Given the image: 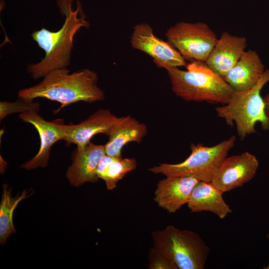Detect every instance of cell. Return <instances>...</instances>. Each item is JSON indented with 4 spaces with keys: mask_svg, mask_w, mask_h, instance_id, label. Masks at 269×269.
Listing matches in <instances>:
<instances>
[{
    "mask_svg": "<svg viewBox=\"0 0 269 269\" xmlns=\"http://www.w3.org/2000/svg\"><path fill=\"white\" fill-rule=\"evenodd\" d=\"M73 1L57 0L60 11L65 16L60 29L51 31L42 28L31 34L32 39L45 52V56L41 61L28 68V72L34 79L44 77L51 71L67 68L70 63L75 35L80 28L90 26L81 3L77 0L74 9Z\"/></svg>",
    "mask_w": 269,
    "mask_h": 269,
    "instance_id": "cell-1",
    "label": "cell"
},
{
    "mask_svg": "<svg viewBox=\"0 0 269 269\" xmlns=\"http://www.w3.org/2000/svg\"><path fill=\"white\" fill-rule=\"evenodd\" d=\"M36 85L19 91L18 97L27 100L45 98L61 104L59 110L79 101L94 103L105 98L98 86V76L88 69L72 73L67 68L50 71Z\"/></svg>",
    "mask_w": 269,
    "mask_h": 269,
    "instance_id": "cell-2",
    "label": "cell"
},
{
    "mask_svg": "<svg viewBox=\"0 0 269 269\" xmlns=\"http://www.w3.org/2000/svg\"><path fill=\"white\" fill-rule=\"evenodd\" d=\"M164 69L168 73L172 91L186 101L224 105L235 91L204 62H192L187 65V70L178 67Z\"/></svg>",
    "mask_w": 269,
    "mask_h": 269,
    "instance_id": "cell-3",
    "label": "cell"
},
{
    "mask_svg": "<svg viewBox=\"0 0 269 269\" xmlns=\"http://www.w3.org/2000/svg\"><path fill=\"white\" fill-rule=\"evenodd\" d=\"M269 82V69L265 70L258 83L246 91H236L229 101L216 108L217 116L232 127L235 124L238 135L243 140L256 133V124H261L262 129H269V119L265 110V103L261 95L262 89Z\"/></svg>",
    "mask_w": 269,
    "mask_h": 269,
    "instance_id": "cell-4",
    "label": "cell"
},
{
    "mask_svg": "<svg viewBox=\"0 0 269 269\" xmlns=\"http://www.w3.org/2000/svg\"><path fill=\"white\" fill-rule=\"evenodd\" d=\"M153 247L176 269H203L210 248L195 232L169 225L151 233Z\"/></svg>",
    "mask_w": 269,
    "mask_h": 269,
    "instance_id": "cell-5",
    "label": "cell"
},
{
    "mask_svg": "<svg viewBox=\"0 0 269 269\" xmlns=\"http://www.w3.org/2000/svg\"><path fill=\"white\" fill-rule=\"evenodd\" d=\"M236 140V136L232 135L211 146L192 143L191 152L183 161L174 164L159 163L149 168V171L165 177L190 176L199 181L211 182L219 166L234 147Z\"/></svg>",
    "mask_w": 269,
    "mask_h": 269,
    "instance_id": "cell-6",
    "label": "cell"
},
{
    "mask_svg": "<svg viewBox=\"0 0 269 269\" xmlns=\"http://www.w3.org/2000/svg\"><path fill=\"white\" fill-rule=\"evenodd\" d=\"M165 36L185 60L193 62H205L218 40L204 22H177L167 30Z\"/></svg>",
    "mask_w": 269,
    "mask_h": 269,
    "instance_id": "cell-7",
    "label": "cell"
},
{
    "mask_svg": "<svg viewBox=\"0 0 269 269\" xmlns=\"http://www.w3.org/2000/svg\"><path fill=\"white\" fill-rule=\"evenodd\" d=\"M130 43L134 49L152 57L158 67H178L186 65V60L177 50L168 41L156 37L146 23H139L134 27Z\"/></svg>",
    "mask_w": 269,
    "mask_h": 269,
    "instance_id": "cell-8",
    "label": "cell"
},
{
    "mask_svg": "<svg viewBox=\"0 0 269 269\" xmlns=\"http://www.w3.org/2000/svg\"><path fill=\"white\" fill-rule=\"evenodd\" d=\"M259 162L248 151L227 156L222 162L211 183L223 193L241 187L256 175Z\"/></svg>",
    "mask_w": 269,
    "mask_h": 269,
    "instance_id": "cell-9",
    "label": "cell"
},
{
    "mask_svg": "<svg viewBox=\"0 0 269 269\" xmlns=\"http://www.w3.org/2000/svg\"><path fill=\"white\" fill-rule=\"evenodd\" d=\"M18 117L24 122L32 125L38 133L40 145L37 153L20 167L27 170L44 167L47 164L52 146L58 140L64 139L68 125L62 120L49 122L45 121L38 112L31 110L19 114Z\"/></svg>",
    "mask_w": 269,
    "mask_h": 269,
    "instance_id": "cell-10",
    "label": "cell"
},
{
    "mask_svg": "<svg viewBox=\"0 0 269 269\" xmlns=\"http://www.w3.org/2000/svg\"><path fill=\"white\" fill-rule=\"evenodd\" d=\"M122 119V117H117L109 110L100 109L78 124L68 125L64 140L75 144L76 149L82 150L95 135L103 133L109 136Z\"/></svg>",
    "mask_w": 269,
    "mask_h": 269,
    "instance_id": "cell-11",
    "label": "cell"
},
{
    "mask_svg": "<svg viewBox=\"0 0 269 269\" xmlns=\"http://www.w3.org/2000/svg\"><path fill=\"white\" fill-rule=\"evenodd\" d=\"M199 182L190 176L166 177L157 183L153 200L167 212L175 213L187 204L194 187Z\"/></svg>",
    "mask_w": 269,
    "mask_h": 269,
    "instance_id": "cell-12",
    "label": "cell"
},
{
    "mask_svg": "<svg viewBox=\"0 0 269 269\" xmlns=\"http://www.w3.org/2000/svg\"><path fill=\"white\" fill-rule=\"evenodd\" d=\"M247 45L245 37L224 32L205 63L213 72L223 78L240 59Z\"/></svg>",
    "mask_w": 269,
    "mask_h": 269,
    "instance_id": "cell-13",
    "label": "cell"
},
{
    "mask_svg": "<svg viewBox=\"0 0 269 269\" xmlns=\"http://www.w3.org/2000/svg\"><path fill=\"white\" fill-rule=\"evenodd\" d=\"M106 154L105 145L95 144L91 141L84 149H76L73 155V162L66 172L70 183L78 186L85 182L98 181L96 170Z\"/></svg>",
    "mask_w": 269,
    "mask_h": 269,
    "instance_id": "cell-14",
    "label": "cell"
},
{
    "mask_svg": "<svg viewBox=\"0 0 269 269\" xmlns=\"http://www.w3.org/2000/svg\"><path fill=\"white\" fill-rule=\"evenodd\" d=\"M265 71V65L258 52L249 50L223 78L235 91H243L253 88Z\"/></svg>",
    "mask_w": 269,
    "mask_h": 269,
    "instance_id": "cell-15",
    "label": "cell"
},
{
    "mask_svg": "<svg viewBox=\"0 0 269 269\" xmlns=\"http://www.w3.org/2000/svg\"><path fill=\"white\" fill-rule=\"evenodd\" d=\"M223 193L211 182L199 181L187 203L191 212L207 211L223 219L232 212L223 197Z\"/></svg>",
    "mask_w": 269,
    "mask_h": 269,
    "instance_id": "cell-16",
    "label": "cell"
},
{
    "mask_svg": "<svg viewBox=\"0 0 269 269\" xmlns=\"http://www.w3.org/2000/svg\"><path fill=\"white\" fill-rule=\"evenodd\" d=\"M146 133L147 127L144 124L130 116L123 117L105 145L106 154L112 156H122V148L126 144L131 142H140Z\"/></svg>",
    "mask_w": 269,
    "mask_h": 269,
    "instance_id": "cell-17",
    "label": "cell"
},
{
    "mask_svg": "<svg viewBox=\"0 0 269 269\" xmlns=\"http://www.w3.org/2000/svg\"><path fill=\"white\" fill-rule=\"evenodd\" d=\"M137 162L134 158H122L105 155L101 159L96 174L99 178L104 180L108 190H113L117 183L126 174L134 170Z\"/></svg>",
    "mask_w": 269,
    "mask_h": 269,
    "instance_id": "cell-18",
    "label": "cell"
},
{
    "mask_svg": "<svg viewBox=\"0 0 269 269\" xmlns=\"http://www.w3.org/2000/svg\"><path fill=\"white\" fill-rule=\"evenodd\" d=\"M27 191L12 197L11 191L6 185L3 186V193L0 205V243L4 245L9 235L15 232L12 222L14 209L22 200L26 198Z\"/></svg>",
    "mask_w": 269,
    "mask_h": 269,
    "instance_id": "cell-19",
    "label": "cell"
},
{
    "mask_svg": "<svg viewBox=\"0 0 269 269\" xmlns=\"http://www.w3.org/2000/svg\"><path fill=\"white\" fill-rule=\"evenodd\" d=\"M0 119L3 120L8 115L16 112L23 113L31 110L38 111L40 105L38 102L33 100L19 98L14 102H0Z\"/></svg>",
    "mask_w": 269,
    "mask_h": 269,
    "instance_id": "cell-20",
    "label": "cell"
},
{
    "mask_svg": "<svg viewBox=\"0 0 269 269\" xmlns=\"http://www.w3.org/2000/svg\"><path fill=\"white\" fill-rule=\"evenodd\" d=\"M148 259L149 269H176L171 262L153 246L148 251Z\"/></svg>",
    "mask_w": 269,
    "mask_h": 269,
    "instance_id": "cell-21",
    "label": "cell"
},
{
    "mask_svg": "<svg viewBox=\"0 0 269 269\" xmlns=\"http://www.w3.org/2000/svg\"><path fill=\"white\" fill-rule=\"evenodd\" d=\"M264 100L265 103L266 113L269 119V93L265 95L264 97Z\"/></svg>",
    "mask_w": 269,
    "mask_h": 269,
    "instance_id": "cell-22",
    "label": "cell"
},
{
    "mask_svg": "<svg viewBox=\"0 0 269 269\" xmlns=\"http://www.w3.org/2000/svg\"><path fill=\"white\" fill-rule=\"evenodd\" d=\"M268 238L269 239V234L268 235ZM264 269H269V265L267 267H264Z\"/></svg>",
    "mask_w": 269,
    "mask_h": 269,
    "instance_id": "cell-23",
    "label": "cell"
}]
</instances>
